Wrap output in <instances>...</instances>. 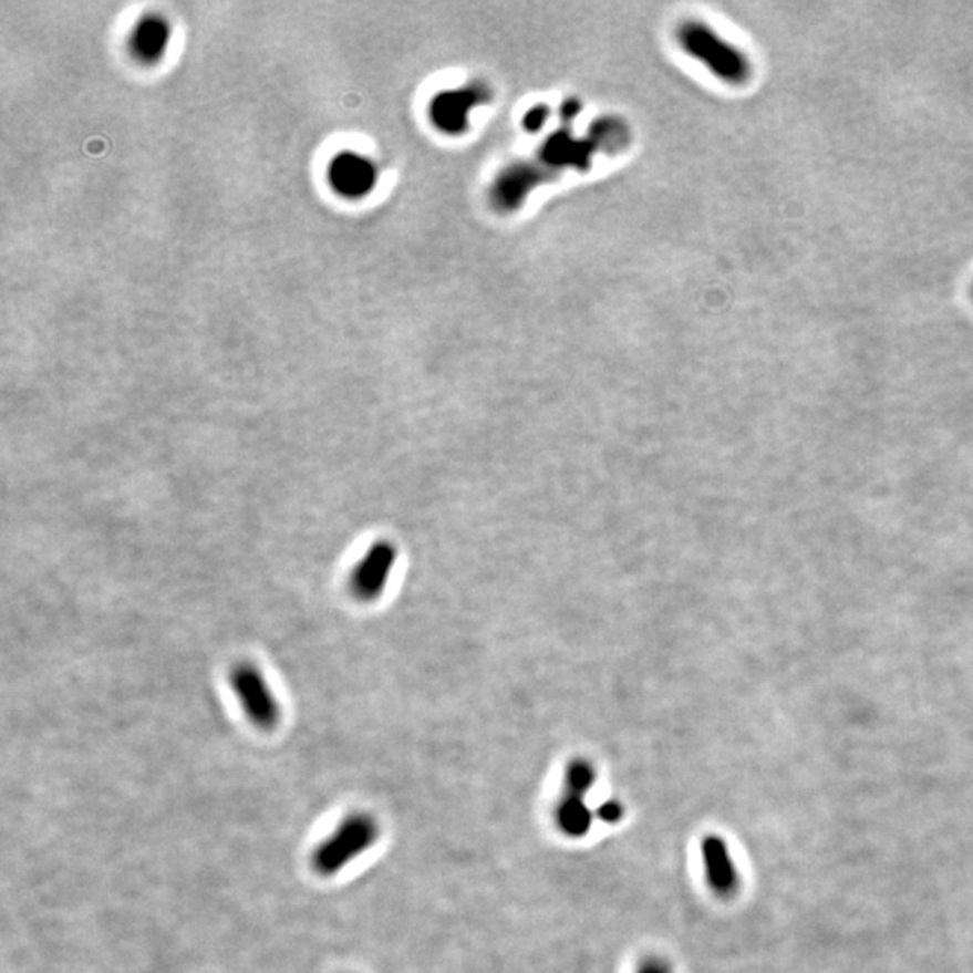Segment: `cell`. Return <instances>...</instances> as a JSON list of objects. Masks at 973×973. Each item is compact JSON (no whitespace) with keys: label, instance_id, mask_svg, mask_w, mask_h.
<instances>
[{"label":"cell","instance_id":"1","mask_svg":"<svg viewBox=\"0 0 973 973\" xmlns=\"http://www.w3.org/2000/svg\"><path fill=\"white\" fill-rule=\"evenodd\" d=\"M381 824L366 811L344 817L340 826L310 855V867L320 878H332L377 843Z\"/></svg>","mask_w":973,"mask_h":973},{"label":"cell","instance_id":"2","mask_svg":"<svg viewBox=\"0 0 973 973\" xmlns=\"http://www.w3.org/2000/svg\"><path fill=\"white\" fill-rule=\"evenodd\" d=\"M679 42L683 51L703 63L717 80L726 85H745L752 77V62L742 49L723 39L711 25L685 22L680 25Z\"/></svg>","mask_w":973,"mask_h":973},{"label":"cell","instance_id":"3","mask_svg":"<svg viewBox=\"0 0 973 973\" xmlns=\"http://www.w3.org/2000/svg\"><path fill=\"white\" fill-rule=\"evenodd\" d=\"M229 682L249 722L260 731H275L280 723L281 708L263 674L252 665L240 664L229 673Z\"/></svg>","mask_w":973,"mask_h":973},{"label":"cell","instance_id":"4","mask_svg":"<svg viewBox=\"0 0 973 973\" xmlns=\"http://www.w3.org/2000/svg\"><path fill=\"white\" fill-rule=\"evenodd\" d=\"M489 97L490 93L484 85H467V87L444 91L432 100L429 117L438 131L449 136H458L467 128L469 112L487 102Z\"/></svg>","mask_w":973,"mask_h":973},{"label":"cell","instance_id":"5","mask_svg":"<svg viewBox=\"0 0 973 973\" xmlns=\"http://www.w3.org/2000/svg\"><path fill=\"white\" fill-rule=\"evenodd\" d=\"M700 855H702L705 881L711 887V891L723 900L736 897L742 886V877L725 838L720 835H705L700 843Z\"/></svg>","mask_w":973,"mask_h":973},{"label":"cell","instance_id":"6","mask_svg":"<svg viewBox=\"0 0 973 973\" xmlns=\"http://www.w3.org/2000/svg\"><path fill=\"white\" fill-rule=\"evenodd\" d=\"M332 188L346 199H363L377 186V166L369 157L355 152H341L329 166Z\"/></svg>","mask_w":973,"mask_h":973},{"label":"cell","instance_id":"7","mask_svg":"<svg viewBox=\"0 0 973 973\" xmlns=\"http://www.w3.org/2000/svg\"><path fill=\"white\" fill-rule=\"evenodd\" d=\"M395 561H397V550L392 542L379 541L372 545L350 577V588L354 591V596L361 601L377 599L392 576Z\"/></svg>","mask_w":973,"mask_h":973},{"label":"cell","instance_id":"8","mask_svg":"<svg viewBox=\"0 0 973 973\" xmlns=\"http://www.w3.org/2000/svg\"><path fill=\"white\" fill-rule=\"evenodd\" d=\"M599 145L601 143L597 139L576 141L568 132H557L542 146L539 161L547 170L548 168H567V166L587 168L591 155Z\"/></svg>","mask_w":973,"mask_h":973},{"label":"cell","instance_id":"9","mask_svg":"<svg viewBox=\"0 0 973 973\" xmlns=\"http://www.w3.org/2000/svg\"><path fill=\"white\" fill-rule=\"evenodd\" d=\"M170 25L163 17H143L132 33V51L141 62H159L170 44Z\"/></svg>","mask_w":973,"mask_h":973},{"label":"cell","instance_id":"10","mask_svg":"<svg viewBox=\"0 0 973 973\" xmlns=\"http://www.w3.org/2000/svg\"><path fill=\"white\" fill-rule=\"evenodd\" d=\"M593 819L596 814L588 806L584 795L562 791L561 799L557 800L556 806V826L565 837H587L593 826Z\"/></svg>","mask_w":973,"mask_h":973},{"label":"cell","instance_id":"11","mask_svg":"<svg viewBox=\"0 0 973 973\" xmlns=\"http://www.w3.org/2000/svg\"><path fill=\"white\" fill-rule=\"evenodd\" d=\"M597 783V768L591 760L584 757H576L570 760L565 772V788L568 794L584 795L587 797Z\"/></svg>","mask_w":973,"mask_h":973},{"label":"cell","instance_id":"12","mask_svg":"<svg viewBox=\"0 0 973 973\" xmlns=\"http://www.w3.org/2000/svg\"><path fill=\"white\" fill-rule=\"evenodd\" d=\"M596 815L604 824H619L620 820L624 819V804L615 799L605 800L597 808Z\"/></svg>","mask_w":973,"mask_h":973},{"label":"cell","instance_id":"13","mask_svg":"<svg viewBox=\"0 0 973 973\" xmlns=\"http://www.w3.org/2000/svg\"><path fill=\"white\" fill-rule=\"evenodd\" d=\"M636 973H674V969L669 959L649 955L640 961Z\"/></svg>","mask_w":973,"mask_h":973},{"label":"cell","instance_id":"14","mask_svg":"<svg viewBox=\"0 0 973 973\" xmlns=\"http://www.w3.org/2000/svg\"><path fill=\"white\" fill-rule=\"evenodd\" d=\"M548 116H550V111H548L547 107H542V105L530 108V111L527 112V116H525V126H527V131H541L542 125L547 123Z\"/></svg>","mask_w":973,"mask_h":973},{"label":"cell","instance_id":"15","mask_svg":"<svg viewBox=\"0 0 973 973\" xmlns=\"http://www.w3.org/2000/svg\"><path fill=\"white\" fill-rule=\"evenodd\" d=\"M579 111H581L579 102H576V100H568V102L562 103L561 116L565 117V120H572V117H576L577 114H579Z\"/></svg>","mask_w":973,"mask_h":973}]
</instances>
